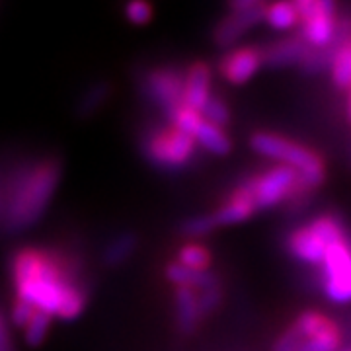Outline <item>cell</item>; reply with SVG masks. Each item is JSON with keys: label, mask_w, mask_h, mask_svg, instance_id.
Listing matches in <instances>:
<instances>
[{"label": "cell", "mask_w": 351, "mask_h": 351, "mask_svg": "<svg viewBox=\"0 0 351 351\" xmlns=\"http://www.w3.org/2000/svg\"><path fill=\"white\" fill-rule=\"evenodd\" d=\"M193 141H195V145H201L205 151L211 152L215 156H226L232 151V141L226 135L225 129L211 125L205 119L197 127V131L193 135Z\"/></svg>", "instance_id": "18"}, {"label": "cell", "mask_w": 351, "mask_h": 351, "mask_svg": "<svg viewBox=\"0 0 351 351\" xmlns=\"http://www.w3.org/2000/svg\"><path fill=\"white\" fill-rule=\"evenodd\" d=\"M201 316L199 301H197V291L189 287H176V324L178 330L189 336L199 328Z\"/></svg>", "instance_id": "16"}, {"label": "cell", "mask_w": 351, "mask_h": 351, "mask_svg": "<svg viewBox=\"0 0 351 351\" xmlns=\"http://www.w3.org/2000/svg\"><path fill=\"white\" fill-rule=\"evenodd\" d=\"M137 246L138 237L135 232H131V230L121 232V234H117L104 248V252H101V262H104V265H108V267H117V265L125 263L137 252Z\"/></svg>", "instance_id": "19"}, {"label": "cell", "mask_w": 351, "mask_h": 351, "mask_svg": "<svg viewBox=\"0 0 351 351\" xmlns=\"http://www.w3.org/2000/svg\"><path fill=\"white\" fill-rule=\"evenodd\" d=\"M143 90L147 98L156 104L168 119L174 117L178 110L184 108V92H186V73L176 69H154L143 80Z\"/></svg>", "instance_id": "10"}, {"label": "cell", "mask_w": 351, "mask_h": 351, "mask_svg": "<svg viewBox=\"0 0 351 351\" xmlns=\"http://www.w3.org/2000/svg\"><path fill=\"white\" fill-rule=\"evenodd\" d=\"M36 306H32L29 302H25V301H16V304H14V308H12V322L16 324V326H20V328H25L27 326V322L32 320V316L36 314Z\"/></svg>", "instance_id": "29"}, {"label": "cell", "mask_w": 351, "mask_h": 351, "mask_svg": "<svg viewBox=\"0 0 351 351\" xmlns=\"http://www.w3.org/2000/svg\"><path fill=\"white\" fill-rule=\"evenodd\" d=\"M125 16L127 20L133 22V24H147V22H151L152 20L151 4H147V2H131V4H127Z\"/></svg>", "instance_id": "28"}, {"label": "cell", "mask_w": 351, "mask_h": 351, "mask_svg": "<svg viewBox=\"0 0 351 351\" xmlns=\"http://www.w3.org/2000/svg\"><path fill=\"white\" fill-rule=\"evenodd\" d=\"M322 267V289L328 301L351 302V244L341 240L328 246Z\"/></svg>", "instance_id": "9"}, {"label": "cell", "mask_w": 351, "mask_h": 351, "mask_svg": "<svg viewBox=\"0 0 351 351\" xmlns=\"http://www.w3.org/2000/svg\"><path fill=\"white\" fill-rule=\"evenodd\" d=\"M178 263L186 265L189 269L205 271V269H209V265H211V252H209L207 246H203V244L191 242V244L182 246V250L178 254Z\"/></svg>", "instance_id": "23"}, {"label": "cell", "mask_w": 351, "mask_h": 351, "mask_svg": "<svg viewBox=\"0 0 351 351\" xmlns=\"http://www.w3.org/2000/svg\"><path fill=\"white\" fill-rule=\"evenodd\" d=\"M263 66L260 47H239L226 53L219 63V73L228 84H246Z\"/></svg>", "instance_id": "11"}, {"label": "cell", "mask_w": 351, "mask_h": 351, "mask_svg": "<svg viewBox=\"0 0 351 351\" xmlns=\"http://www.w3.org/2000/svg\"><path fill=\"white\" fill-rule=\"evenodd\" d=\"M110 94H112V84L108 80L94 82L92 86H88L82 92L80 100L76 104V115L78 117H90V115H94L108 101Z\"/></svg>", "instance_id": "21"}, {"label": "cell", "mask_w": 351, "mask_h": 351, "mask_svg": "<svg viewBox=\"0 0 351 351\" xmlns=\"http://www.w3.org/2000/svg\"><path fill=\"white\" fill-rule=\"evenodd\" d=\"M143 154L162 170H182L195 154V141L176 127L151 131L143 141Z\"/></svg>", "instance_id": "5"}, {"label": "cell", "mask_w": 351, "mask_h": 351, "mask_svg": "<svg viewBox=\"0 0 351 351\" xmlns=\"http://www.w3.org/2000/svg\"><path fill=\"white\" fill-rule=\"evenodd\" d=\"M197 301H199V311L203 318L217 313L223 302V289L221 285H215V287L197 291Z\"/></svg>", "instance_id": "27"}, {"label": "cell", "mask_w": 351, "mask_h": 351, "mask_svg": "<svg viewBox=\"0 0 351 351\" xmlns=\"http://www.w3.org/2000/svg\"><path fill=\"white\" fill-rule=\"evenodd\" d=\"M299 182L301 176L297 170L279 164L267 172L246 178L242 186L250 191L256 211H265V209H274L281 203H287L293 191L299 186Z\"/></svg>", "instance_id": "7"}, {"label": "cell", "mask_w": 351, "mask_h": 351, "mask_svg": "<svg viewBox=\"0 0 351 351\" xmlns=\"http://www.w3.org/2000/svg\"><path fill=\"white\" fill-rule=\"evenodd\" d=\"M267 4L262 0H237L230 2L228 14L213 29V43L217 47H230L239 41L242 36H246L252 27L265 22Z\"/></svg>", "instance_id": "8"}, {"label": "cell", "mask_w": 351, "mask_h": 351, "mask_svg": "<svg viewBox=\"0 0 351 351\" xmlns=\"http://www.w3.org/2000/svg\"><path fill=\"white\" fill-rule=\"evenodd\" d=\"M12 274L20 301L64 320H73L82 313L84 293L47 256L34 250L20 252L14 258Z\"/></svg>", "instance_id": "1"}, {"label": "cell", "mask_w": 351, "mask_h": 351, "mask_svg": "<svg viewBox=\"0 0 351 351\" xmlns=\"http://www.w3.org/2000/svg\"><path fill=\"white\" fill-rule=\"evenodd\" d=\"M0 351H14L10 330L6 326V320L2 318V314H0Z\"/></svg>", "instance_id": "30"}, {"label": "cell", "mask_w": 351, "mask_h": 351, "mask_svg": "<svg viewBox=\"0 0 351 351\" xmlns=\"http://www.w3.org/2000/svg\"><path fill=\"white\" fill-rule=\"evenodd\" d=\"M51 314L43 313V311H36V314L32 316V320L27 322V326L24 328V338L27 346L36 348L39 346L45 336H47V330H49Z\"/></svg>", "instance_id": "26"}, {"label": "cell", "mask_w": 351, "mask_h": 351, "mask_svg": "<svg viewBox=\"0 0 351 351\" xmlns=\"http://www.w3.org/2000/svg\"><path fill=\"white\" fill-rule=\"evenodd\" d=\"M311 53H313V47L301 36H293V38H283L262 47V59L263 64L269 69H285V66H297V64L301 66Z\"/></svg>", "instance_id": "12"}, {"label": "cell", "mask_w": 351, "mask_h": 351, "mask_svg": "<svg viewBox=\"0 0 351 351\" xmlns=\"http://www.w3.org/2000/svg\"><path fill=\"white\" fill-rule=\"evenodd\" d=\"M217 228H219V226L215 223L213 213H205L186 219V221L180 225V232H182L184 237H189V239H201V237H207V234L215 232Z\"/></svg>", "instance_id": "25"}, {"label": "cell", "mask_w": 351, "mask_h": 351, "mask_svg": "<svg viewBox=\"0 0 351 351\" xmlns=\"http://www.w3.org/2000/svg\"><path fill=\"white\" fill-rule=\"evenodd\" d=\"M265 22L271 25L274 29L285 32L293 29L295 25H299V12L295 2H276L267 6L265 12Z\"/></svg>", "instance_id": "22"}, {"label": "cell", "mask_w": 351, "mask_h": 351, "mask_svg": "<svg viewBox=\"0 0 351 351\" xmlns=\"http://www.w3.org/2000/svg\"><path fill=\"white\" fill-rule=\"evenodd\" d=\"M301 38L313 49H330L336 45L338 36V14L332 0H297Z\"/></svg>", "instance_id": "6"}, {"label": "cell", "mask_w": 351, "mask_h": 351, "mask_svg": "<svg viewBox=\"0 0 351 351\" xmlns=\"http://www.w3.org/2000/svg\"><path fill=\"white\" fill-rule=\"evenodd\" d=\"M332 82L339 90H351V38L339 41L330 64Z\"/></svg>", "instance_id": "20"}, {"label": "cell", "mask_w": 351, "mask_h": 351, "mask_svg": "<svg viewBox=\"0 0 351 351\" xmlns=\"http://www.w3.org/2000/svg\"><path fill=\"white\" fill-rule=\"evenodd\" d=\"M166 279L172 281L176 287H189L193 291H203V289L221 285V277L211 269H205V271L189 269L178 262L166 265Z\"/></svg>", "instance_id": "17"}, {"label": "cell", "mask_w": 351, "mask_h": 351, "mask_svg": "<svg viewBox=\"0 0 351 351\" xmlns=\"http://www.w3.org/2000/svg\"><path fill=\"white\" fill-rule=\"evenodd\" d=\"M250 147L252 151L258 152L260 156L279 160L283 166L297 170L302 182L313 191L326 182L324 158L301 143H295L291 138L269 133V131H258L250 137Z\"/></svg>", "instance_id": "3"}, {"label": "cell", "mask_w": 351, "mask_h": 351, "mask_svg": "<svg viewBox=\"0 0 351 351\" xmlns=\"http://www.w3.org/2000/svg\"><path fill=\"white\" fill-rule=\"evenodd\" d=\"M201 117H203L207 123L221 127V129H225V127L230 123V119H232L228 104H226L223 98L213 96V94L209 96V100L205 101V106H203V110H201Z\"/></svg>", "instance_id": "24"}, {"label": "cell", "mask_w": 351, "mask_h": 351, "mask_svg": "<svg viewBox=\"0 0 351 351\" xmlns=\"http://www.w3.org/2000/svg\"><path fill=\"white\" fill-rule=\"evenodd\" d=\"M341 332L334 320L318 311L301 313L279 334L271 351H336Z\"/></svg>", "instance_id": "4"}, {"label": "cell", "mask_w": 351, "mask_h": 351, "mask_svg": "<svg viewBox=\"0 0 351 351\" xmlns=\"http://www.w3.org/2000/svg\"><path fill=\"white\" fill-rule=\"evenodd\" d=\"M59 178V162H41L16 182V189L6 207V228L10 232L38 223L55 193Z\"/></svg>", "instance_id": "2"}, {"label": "cell", "mask_w": 351, "mask_h": 351, "mask_svg": "<svg viewBox=\"0 0 351 351\" xmlns=\"http://www.w3.org/2000/svg\"><path fill=\"white\" fill-rule=\"evenodd\" d=\"M211 78H213V73L207 63L197 61L189 66L186 73V92H184L186 108L201 113L205 101L211 96Z\"/></svg>", "instance_id": "15"}, {"label": "cell", "mask_w": 351, "mask_h": 351, "mask_svg": "<svg viewBox=\"0 0 351 351\" xmlns=\"http://www.w3.org/2000/svg\"><path fill=\"white\" fill-rule=\"evenodd\" d=\"M285 248L295 260L311 263V265H322L328 250L324 240L314 232L308 223L295 228L289 234L285 240Z\"/></svg>", "instance_id": "13"}, {"label": "cell", "mask_w": 351, "mask_h": 351, "mask_svg": "<svg viewBox=\"0 0 351 351\" xmlns=\"http://www.w3.org/2000/svg\"><path fill=\"white\" fill-rule=\"evenodd\" d=\"M254 213H256V205H254L250 191L244 188L242 184H239V188L226 197L225 203L219 209H215L213 219L217 226L221 228V226H232L244 223Z\"/></svg>", "instance_id": "14"}]
</instances>
